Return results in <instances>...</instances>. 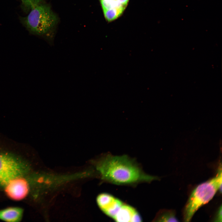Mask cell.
Instances as JSON below:
<instances>
[{
	"label": "cell",
	"instance_id": "6da1fadb",
	"mask_svg": "<svg viewBox=\"0 0 222 222\" xmlns=\"http://www.w3.org/2000/svg\"><path fill=\"white\" fill-rule=\"evenodd\" d=\"M95 166L101 179L115 184L134 185L158 179L146 173L135 160L126 155L106 154L96 161Z\"/></svg>",
	"mask_w": 222,
	"mask_h": 222
},
{
	"label": "cell",
	"instance_id": "7a4b0ae2",
	"mask_svg": "<svg viewBox=\"0 0 222 222\" xmlns=\"http://www.w3.org/2000/svg\"><path fill=\"white\" fill-rule=\"evenodd\" d=\"M219 190L222 192V169L219 168L216 176L198 186L192 191L185 206L183 220L190 221L196 212L201 206L207 203Z\"/></svg>",
	"mask_w": 222,
	"mask_h": 222
},
{
	"label": "cell",
	"instance_id": "3957f363",
	"mask_svg": "<svg viewBox=\"0 0 222 222\" xmlns=\"http://www.w3.org/2000/svg\"><path fill=\"white\" fill-rule=\"evenodd\" d=\"M57 20L48 5L39 4L31 9L27 16L20 18L21 23L30 33L39 35L46 34Z\"/></svg>",
	"mask_w": 222,
	"mask_h": 222
},
{
	"label": "cell",
	"instance_id": "277c9868",
	"mask_svg": "<svg viewBox=\"0 0 222 222\" xmlns=\"http://www.w3.org/2000/svg\"><path fill=\"white\" fill-rule=\"evenodd\" d=\"M28 167L23 161L7 153L0 152V186L4 187L10 180L23 176Z\"/></svg>",
	"mask_w": 222,
	"mask_h": 222
},
{
	"label": "cell",
	"instance_id": "5b68a950",
	"mask_svg": "<svg viewBox=\"0 0 222 222\" xmlns=\"http://www.w3.org/2000/svg\"><path fill=\"white\" fill-rule=\"evenodd\" d=\"M97 205L105 215L113 220L124 203L109 194H99L97 197Z\"/></svg>",
	"mask_w": 222,
	"mask_h": 222
},
{
	"label": "cell",
	"instance_id": "8992f818",
	"mask_svg": "<svg viewBox=\"0 0 222 222\" xmlns=\"http://www.w3.org/2000/svg\"><path fill=\"white\" fill-rule=\"evenodd\" d=\"M23 177H18L13 179L4 187L6 194L8 197L13 200H22L26 197L29 193V184Z\"/></svg>",
	"mask_w": 222,
	"mask_h": 222
},
{
	"label": "cell",
	"instance_id": "52a82bcc",
	"mask_svg": "<svg viewBox=\"0 0 222 222\" xmlns=\"http://www.w3.org/2000/svg\"><path fill=\"white\" fill-rule=\"evenodd\" d=\"M114 220L119 222L142 221V218L138 211L134 208L125 203L122 205Z\"/></svg>",
	"mask_w": 222,
	"mask_h": 222
},
{
	"label": "cell",
	"instance_id": "ba28073f",
	"mask_svg": "<svg viewBox=\"0 0 222 222\" xmlns=\"http://www.w3.org/2000/svg\"><path fill=\"white\" fill-rule=\"evenodd\" d=\"M23 210L17 207H10L0 210V220L10 222L20 221L22 219Z\"/></svg>",
	"mask_w": 222,
	"mask_h": 222
},
{
	"label": "cell",
	"instance_id": "9c48e42d",
	"mask_svg": "<svg viewBox=\"0 0 222 222\" xmlns=\"http://www.w3.org/2000/svg\"><path fill=\"white\" fill-rule=\"evenodd\" d=\"M125 7L121 5L103 11L105 17L108 22L112 21L119 17L123 13Z\"/></svg>",
	"mask_w": 222,
	"mask_h": 222
},
{
	"label": "cell",
	"instance_id": "30bf717a",
	"mask_svg": "<svg viewBox=\"0 0 222 222\" xmlns=\"http://www.w3.org/2000/svg\"><path fill=\"white\" fill-rule=\"evenodd\" d=\"M158 221H178L175 216V212L173 211L166 210L161 212L155 218Z\"/></svg>",
	"mask_w": 222,
	"mask_h": 222
},
{
	"label": "cell",
	"instance_id": "8fae6325",
	"mask_svg": "<svg viewBox=\"0 0 222 222\" xmlns=\"http://www.w3.org/2000/svg\"><path fill=\"white\" fill-rule=\"evenodd\" d=\"M42 0H20L23 9L28 11L39 4Z\"/></svg>",
	"mask_w": 222,
	"mask_h": 222
},
{
	"label": "cell",
	"instance_id": "7c38bea8",
	"mask_svg": "<svg viewBox=\"0 0 222 222\" xmlns=\"http://www.w3.org/2000/svg\"><path fill=\"white\" fill-rule=\"evenodd\" d=\"M100 2L103 11L121 5L118 0H100Z\"/></svg>",
	"mask_w": 222,
	"mask_h": 222
},
{
	"label": "cell",
	"instance_id": "4fadbf2b",
	"mask_svg": "<svg viewBox=\"0 0 222 222\" xmlns=\"http://www.w3.org/2000/svg\"><path fill=\"white\" fill-rule=\"evenodd\" d=\"M215 221H222V206L221 205L217 212L216 216L215 219Z\"/></svg>",
	"mask_w": 222,
	"mask_h": 222
},
{
	"label": "cell",
	"instance_id": "5bb4252c",
	"mask_svg": "<svg viewBox=\"0 0 222 222\" xmlns=\"http://www.w3.org/2000/svg\"><path fill=\"white\" fill-rule=\"evenodd\" d=\"M120 4L122 6L126 7L129 0H118Z\"/></svg>",
	"mask_w": 222,
	"mask_h": 222
}]
</instances>
